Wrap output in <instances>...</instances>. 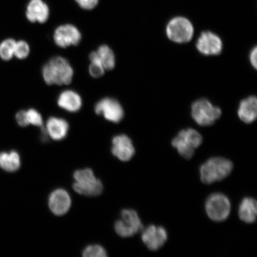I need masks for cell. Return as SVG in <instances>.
Listing matches in <instances>:
<instances>
[{
    "label": "cell",
    "mask_w": 257,
    "mask_h": 257,
    "mask_svg": "<svg viewBox=\"0 0 257 257\" xmlns=\"http://www.w3.org/2000/svg\"><path fill=\"white\" fill-rule=\"evenodd\" d=\"M42 73L47 85H66L72 82L74 71L68 60L57 56L45 64Z\"/></svg>",
    "instance_id": "cell-1"
},
{
    "label": "cell",
    "mask_w": 257,
    "mask_h": 257,
    "mask_svg": "<svg viewBox=\"0 0 257 257\" xmlns=\"http://www.w3.org/2000/svg\"><path fill=\"white\" fill-rule=\"evenodd\" d=\"M233 168V163L231 161L222 157H213L201 166V181L205 184L222 181L230 174Z\"/></svg>",
    "instance_id": "cell-2"
},
{
    "label": "cell",
    "mask_w": 257,
    "mask_h": 257,
    "mask_svg": "<svg viewBox=\"0 0 257 257\" xmlns=\"http://www.w3.org/2000/svg\"><path fill=\"white\" fill-rule=\"evenodd\" d=\"M73 177L76 181L73 185V189L80 195L96 197L103 190L102 182L96 178L91 169L76 170Z\"/></svg>",
    "instance_id": "cell-3"
},
{
    "label": "cell",
    "mask_w": 257,
    "mask_h": 257,
    "mask_svg": "<svg viewBox=\"0 0 257 257\" xmlns=\"http://www.w3.org/2000/svg\"><path fill=\"white\" fill-rule=\"evenodd\" d=\"M202 142L201 134L194 128L182 130L173 140L172 144L178 150L180 155L186 159L194 156L195 150Z\"/></svg>",
    "instance_id": "cell-4"
},
{
    "label": "cell",
    "mask_w": 257,
    "mask_h": 257,
    "mask_svg": "<svg viewBox=\"0 0 257 257\" xmlns=\"http://www.w3.org/2000/svg\"><path fill=\"white\" fill-rule=\"evenodd\" d=\"M191 114L197 124L202 126H208L214 124L220 117L221 111L208 99H200L192 104Z\"/></svg>",
    "instance_id": "cell-5"
},
{
    "label": "cell",
    "mask_w": 257,
    "mask_h": 257,
    "mask_svg": "<svg viewBox=\"0 0 257 257\" xmlns=\"http://www.w3.org/2000/svg\"><path fill=\"white\" fill-rule=\"evenodd\" d=\"M194 27L190 21L184 17H176L170 20L166 27L169 39L176 43H188L194 35Z\"/></svg>",
    "instance_id": "cell-6"
},
{
    "label": "cell",
    "mask_w": 257,
    "mask_h": 257,
    "mask_svg": "<svg viewBox=\"0 0 257 257\" xmlns=\"http://www.w3.org/2000/svg\"><path fill=\"white\" fill-rule=\"evenodd\" d=\"M143 225L137 211L125 209L121 212V218L114 224L115 232L121 237L134 235L143 229Z\"/></svg>",
    "instance_id": "cell-7"
},
{
    "label": "cell",
    "mask_w": 257,
    "mask_h": 257,
    "mask_svg": "<svg viewBox=\"0 0 257 257\" xmlns=\"http://www.w3.org/2000/svg\"><path fill=\"white\" fill-rule=\"evenodd\" d=\"M205 210L209 218L215 221H222L229 217L231 204L223 194L216 193L210 196L205 203Z\"/></svg>",
    "instance_id": "cell-8"
},
{
    "label": "cell",
    "mask_w": 257,
    "mask_h": 257,
    "mask_svg": "<svg viewBox=\"0 0 257 257\" xmlns=\"http://www.w3.org/2000/svg\"><path fill=\"white\" fill-rule=\"evenodd\" d=\"M96 114L102 115L106 120L118 123L124 117V110L119 102L114 98H104L95 106Z\"/></svg>",
    "instance_id": "cell-9"
},
{
    "label": "cell",
    "mask_w": 257,
    "mask_h": 257,
    "mask_svg": "<svg viewBox=\"0 0 257 257\" xmlns=\"http://www.w3.org/2000/svg\"><path fill=\"white\" fill-rule=\"evenodd\" d=\"M54 43L60 48L77 46L82 39V34L75 26L65 24L59 26L54 33Z\"/></svg>",
    "instance_id": "cell-10"
},
{
    "label": "cell",
    "mask_w": 257,
    "mask_h": 257,
    "mask_svg": "<svg viewBox=\"0 0 257 257\" xmlns=\"http://www.w3.org/2000/svg\"><path fill=\"white\" fill-rule=\"evenodd\" d=\"M199 52L205 56L218 55L223 50V43L216 34L210 31L201 33L196 44Z\"/></svg>",
    "instance_id": "cell-11"
},
{
    "label": "cell",
    "mask_w": 257,
    "mask_h": 257,
    "mask_svg": "<svg viewBox=\"0 0 257 257\" xmlns=\"http://www.w3.org/2000/svg\"><path fill=\"white\" fill-rule=\"evenodd\" d=\"M141 238L148 248L157 250L165 245L168 240V233L162 227L150 225L143 230Z\"/></svg>",
    "instance_id": "cell-12"
},
{
    "label": "cell",
    "mask_w": 257,
    "mask_h": 257,
    "mask_svg": "<svg viewBox=\"0 0 257 257\" xmlns=\"http://www.w3.org/2000/svg\"><path fill=\"white\" fill-rule=\"evenodd\" d=\"M72 201L69 193L63 189L54 191L48 199L50 210L56 216H63L71 207Z\"/></svg>",
    "instance_id": "cell-13"
},
{
    "label": "cell",
    "mask_w": 257,
    "mask_h": 257,
    "mask_svg": "<svg viewBox=\"0 0 257 257\" xmlns=\"http://www.w3.org/2000/svg\"><path fill=\"white\" fill-rule=\"evenodd\" d=\"M111 152L122 162H127L133 158L136 151L133 142L126 135H120L112 138Z\"/></svg>",
    "instance_id": "cell-14"
},
{
    "label": "cell",
    "mask_w": 257,
    "mask_h": 257,
    "mask_svg": "<svg viewBox=\"0 0 257 257\" xmlns=\"http://www.w3.org/2000/svg\"><path fill=\"white\" fill-rule=\"evenodd\" d=\"M50 9L43 0H30L26 11V16L32 23L44 24L48 21Z\"/></svg>",
    "instance_id": "cell-15"
},
{
    "label": "cell",
    "mask_w": 257,
    "mask_h": 257,
    "mask_svg": "<svg viewBox=\"0 0 257 257\" xmlns=\"http://www.w3.org/2000/svg\"><path fill=\"white\" fill-rule=\"evenodd\" d=\"M57 104L60 107L67 111L75 112L81 108L82 100L76 92L72 90H66L59 95Z\"/></svg>",
    "instance_id": "cell-16"
},
{
    "label": "cell",
    "mask_w": 257,
    "mask_h": 257,
    "mask_svg": "<svg viewBox=\"0 0 257 257\" xmlns=\"http://www.w3.org/2000/svg\"><path fill=\"white\" fill-rule=\"evenodd\" d=\"M69 124L62 118L51 117L48 118L46 130L48 136L55 141H60L65 138L69 131Z\"/></svg>",
    "instance_id": "cell-17"
},
{
    "label": "cell",
    "mask_w": 257,
    "mask_h": 257,
    "mask_svg": "<svg viewBox=\"0 0 257 257\" xmlns=\"http://www.w3.org/2000/svg\"><path fill=\"white\" fill-rule=\"evenodd\" d=\"M238 116L244 123L249 124L257 117V99L255 96H250L240 102Z\"/></svg>",
    "instance_id": "cell-18"
},
{
    "label": "cell",
    "mask_w": 257,
    "mask_h": 257,
    "mask_svg": "<svg viewBox=\"0 0 257 257\" xmlns=\"http://www.w3.org/2000/svg\"><path fill=\"white\" fill-rule=\"evenodd\" d=\"M257 216V203L254 199L246 198L241 202L239 208L240 219L246 223L255 222Z\"/></svg>",
    "instance_id": "cell-19"
},
{
    "label": "cell",
    "mask_w": 257,
    "mask_h": 257,
    "mask_svg": "<svg viewBox=\"0 0 257 257\" xmlns=\"http://www.w3.org/2000/svg\"><path fill=\"white\" fill-rule=\"evenodd\" d=\"M20 167L21 157L15 151L0 153V168L5 171L14 172L17 171Z\"/></svg>",
    "instance_id": "cell-20"
},
{
    "label": "cell",
    "mask_w": 257,
    "mask_h": 257,
    "mask_svg": "<svg viewBox=\"0 0 257 257\" xmlns=\"http://www.w3.org/2000/svg\"><path fill=\"white\" fill-rule=\"evenodd\" d=\"M99 62L106 70L113 69L115 64V58L113 51L106 45H102L96 51Z\"/></svg>",
    "instance_id": "cell-21"
},
{
    "label": "cell",
    "mask_w": 257,
    "mask_h": 257,
    "mask_svg": "<svg viewBox=\"0 0 257 257\" xmlns=\"http://www.w3.org/2000/svg\"><path fill=\"white\" fill-rule=\"evenodd\" d=\"M16 41L9 38L0 44V57L3 60L8 61L14 56Z\"/></svg>",
    "instance_id": "cell-22"
},
{
    "label": "cell",
    "mask_w": 257,
    "mask_h": 257,
    "mask_svg": "<svg viewBox=\"0 0 257 257\" xmlns=\"http://www.w3.org/2000/svg\"><path fill=\"white\" fill-rule=\"evenodd\" d=\"M30 53V47L27 42L19 41L16 42L14 56L19 59H25Z\"/></svg>",
    "instance_id": "cell-23"
},
{
    "label": "cell",
    "mask_w": 257,
    "mask_h": 257,
    "mask_svg": "<svg viewBox=\"0 0 257 257\" xmlns=\"http://www.w3.org/2000/svg\"><path fill=\"white\" fill-rule=\"evenodd\" d=\"M83 256L85 257H105L107 252L103 247L99 245H89L83 250Z\"/></svg>",
    "instance_id": "cell-24"
},
{
    "label": "cell",
    "mask_w": 257,
    "mask_h": 257,
    "mask_svg": "<svg viewBox=\"0 0 257 257\" xmlns=\"http://www.w3.org/2000/svg\"><path fill=\"white\" fill-rule=\"evenodd\" d=\"M27 118L29 124H32L35 126L43 127V117L35 109L31 108L27 111Z\"/></svg>",
    "instance_id": "cell-25"
},
{
    "label": "cell",
    "mask_w": 257,
    "mask_h": 257,
    "mask_svg": "<svg viewBox=\"0 0 257 257\" xmlns=\"http://www.w3.org/2000/svg\"><path fill=\"white\" fill-rule=\"evenodd\" d=\"M105 70L101 64L97 62H91L89 67L90 75L95 78H100L103 76Z\"/></svg>",
    "instance_id": "cell-26"
},
{
    "label": "cell",
    "mask_w": 257,
    "mask_h": 257,
    "mask_svg": "<svg viewBox=\"0 0 257 257\" xmlns=\"http://www.w3.org/2000/svg\"><path fill=\"white\" fill-rule=\"evenodd\" d=\"M80 8L91 11L98 5L99 0H75Z\"/></svg>",
    "instance_id": "cell-27"
},
{
    "label": "cell",
    "mask_w": 257,
    "mask_h": 257,
    "mask_svg": "<svg viewBox=\"0 0 257 257\" xmlns=\"http://www.w3.org/2000/svg\"><path fill=\"white\" fill-rule=\"evenodd\" d=\"M16 120L17 121V123L19 126L22 127L28 126L29 123L28 121L27 111H19L16 115Z\"/></svg>",
    "instance_id": "cell-28"
},
{
    "label": "cell",
    "mask_w": 257,
    "mask_h": 257,
    "mask_svg": "<svg viewBox=\"0 0 257 257\" xmlns=\"http://www.w3.org/2000/svg\"><path fill=\"white\" fill-rule=\"evenodd\" d=\"M257 48L256 47L252 49L250 53L249 60L253 68L256 69L257 67Z\"/></svg>",
    "instance_id": "cell-29"
}]
</instances>
